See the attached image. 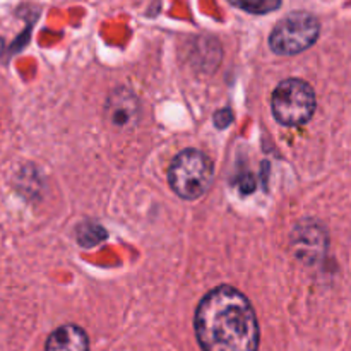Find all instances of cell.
Segmentation results:
<instances>
[{"instance_id": "3957f363", "label": "cell", "mask_w": 351, "mask_h": 351, "mask_svg": "<svg viewBox=\"0 0 351 351\" xmlns=\"http://www.w3.org/2000/svg\"><path fill=\"white\" fill-rule=\"evenodd\" d=\"M315 93L302 79H287L280 82L271 98L273 115L281 125L298 127L307 123L315 112Z\"/></svg>"}, {"instance_id": "6da1fadb", "label": "cell", "mask_w": 351, "mask_h": 351, "mask_svg": "<svg viewBox=\"0 0 351 351\" xmlns=\"http://www.w3.org/2000/svg\"><path fill=\"white\" fill-rule=\"evenodd\" d=\"M195 338L202 351H257L259 322L249 298L223 285L209 291L197 305Z\"/></svg>"}, {"instance_id": "52a82bcc", "label": "cell", "mask_w": 351, "mask_h": 351, "mask_svg": "<svg viewBox=\"0 0 351 351\" xmlns=\"http://www.w3.org/2000/svg\"><path fill=\"white\" fill-rule=\"evenodd\" d=\"M230 3L250 14H267L280 9L281 0H230Z\"/></svg>"}, {"instance_id": "5b68a950", "label": "cell", "mask_w": 351, "mask_h": 351, "mask_svg": "<svg viewBox=\"0 0 351 351\" xmlns=\"http://www.w3.org/2000/svg\"><path fill=\"white\" fill-rule=\"evenodd\" d=\"M137 112H139L137 98L125 89L112 93V96L106 101V113H108L110 122L117 127H122V129L137 122Z\"/></svg>"}, {"instance_id": "9c48e42d", "label": "cell", "mask_w": 351, "mask_h": 351, "mask_svg": "<svg viewBox=\"0 0 351 351\" xmlns=\"http://www.w3.org/2000/svg\"><path fill=\"white\" fill-rule=\"evenodd\" d=\"M2 51H3V40L0 38V55H2Z\"/></svg>"}, {"instance_id": "8992f818", "label": "cell", "mask_w": 351, "mask_h": 351, "mask_svg": "<svg viewBox=\"0 0 351 351\" xmlns=\"http://www.w3.org/2000/svg\"><path fill=\"white\" fill-rule=\"evenodd\" d=\"M45 351H89L88 335L79 326H60L48 336Z\"/></svg>"}, {"instance_id": "277c9868", "label": "cell", "mask_w": 351, "mask_h": 351, "mask_svg": "<svg viewBox=\"0 0 351 351\" xmlns=\"http://www.w3.org/2000/svg\"><path fill=\"white\" fill-rule=\"evenodd\" d=\"M319 31V21L312 14L291 12L274 26L269 47L278 55H297L315 43Z\"/></svg>"}, {"instance_id": "7a4b0ae2", "label": "cell", "mask_w": 351, "mask_h": 351, "mask_svg": "<svg viewBox=\"0 0 351 351\" xmlns=\"http://www.w3.org/2000/svg\"><path fill=\"white\" fill-rule=\"evenodd\" d=\"M215 180V165L208 154L197 149H185L177 154L168 170V184L182 199L194 201L204 195Z\"/></svg>"}, {"instance_id": "ba28073f", "label": "cell", "mask_w": 351, "mask_h": 351, "mask_svg": "<svg viewBox=\"0 0 351 351\" xmlns=\"http://www.w3.org/2000/svg\"><path fill=\"white\" fill-rule=\"evenodd\" d=\"M105 237H106L105 230H103L101 226L95 225V223H84V225L79 226L77 240H79V243L84 247L96 245V243L101 242Z\"/></svg>"}]
</instances>
